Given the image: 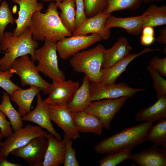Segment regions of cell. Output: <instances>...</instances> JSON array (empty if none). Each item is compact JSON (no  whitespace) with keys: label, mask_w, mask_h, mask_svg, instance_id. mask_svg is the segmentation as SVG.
Listing matches in <instances>:
<instances>
[{"label":"cell","mask_w":166,"mask_h":166,"mask_svg":"<svg viewBox=\"0 0 166 166\" xmlns=\"http://www.w3.org/2000/svg\"><path fill=\"white\" fill-rule=\"evenodd\" d=\"M13 2L17 3L20 0H11Z\"/></svg>","instance_id":"obj_46"},{"label":"cell","mask_w":166,"mask_h":166,"mask_svg":"<svg viewBox=\"0 0 166 166\" xmlns=\"http://www.w3.org/2000/svg\"><path fill=\"white\" fill-rule=\"evenodd\" d=\"M55 3L52 2L44 13L36 11L33 14L30 29L33 39L36 41L49 40L57 42L72 36L63 24Z\"/></svg>","instance_id":"obj_1"},{"label":"cell","mask_w":166,"mask_h":166,"mask_svg":"<svg viewBox=\"0 0 166 166\" xmlns=\"http://www.w3.org/2000/svg\"><path fill=\"white\" fill-rule=\"evenodd\" d=\"M10 122L7 120L6 116L0 111V133L3 137L6 138L13 132Z\"/></svg>","instance_id":"obj_40"},{"label":"cell","mask_w":166,"mask_h":166,"mask_svg":"<svg viewBox=\"0 0 166 166\" xmlns=\"http://www.w3.org/2000/svg\"><path fill=\"white\" fill-rule=\"evenodd\" d=\"M155 41L162 44H166V27H164L160 31L159 36L155 38Z\"/></svg>","instance_id":"obj_41"},{"label":"cell","mask_w":166,"mask_h":166,"mask_svg":"<svg viewBox=\"0 0 166 166\" xmlns=\"http://www.w3.org/2000/svg\"><path fill=\"white\" fill-rule=\"evenodd\" d=\"M79 82L70 79L61 82L52 81L48 96L44 101L48 104L68 103L79 87Z\"/></svg>","instance_id":"obj_14"},{"label":"cell","mask_w":166,"mask_h":166,"mask_svg":"<svg viewBox=\"0 0 166 166\" xmlns=\"http://www.w3.org/2000/svg\"><path fill=\"white\" fill-rule=\"evenodd\" d=\"M132 150L126 149L108 154L99 161L100 166H116L121 162L129 159Z\"/></svg>","instance_id":"obj_31"},{"label":"cell","mask_w":166,"mask_h":166,"mask_svg":"<svg viewBox=\"0 0 166 166\" xmlns=\"http://www.w3.org/2000/svg\"><path fill=\"white\" fill-rule=\"evenodd\" d=\"M75 29L80 26L86 20L84 0H75Z\"/></svg>","instance_id":"obj_37"},{"label":"cell","mask_w":166,"mask_h":166,"mask_svg":"<svg viewBox=\"0 0 166 166\" xmlns=\"http://www.w3.org/2000/svg\"><path fill=\"white\" fill-rule=\"evenodd\" d=\"M147 69L153 80V86L157 99L166 95V80L156 71L149 66L147 67Z\"/></svg>","instance_id":"obj_35"},{"label":"cell","mask_w":166,"mask_h":166,"mask_svg":"<svg viewBox=\"0 0 166 166\" xmlns=\"http://www.w3.org/2000/svg\"><path fill=\"white\" fill-rule=\"evenodd\" d=\"M98 34L72 35L56 43L57 52L62 59L66 60L73 55L102 40Z\"/></svg>","instance_id":"obj_10"},{"label":"cell","mask_w":166,"mask_h":166,"mask_svg":"<svg viewBox=\"0 0 166 166\" xmlns=\"http://www.w3.org/2000/svg\"><path fill=\"white\" fill-rule=\"evenodd\" d=\"M64 0H42V1L44 2H46L49 1H56L61 2Z\"/></svg>","instance_id":"obj_44"},{"label":"cell","mask_w":166,"mask_h":166,"mask_svg":"<svg viewBox=\"0 0 166 166\" xmlns=\"http://www.w3.org/2000/svg\"><path fill=\"white\" fill-rule=\"evenodd\" d=\"M0 111L2 112L9 119L12 129L15 131L23 127L22 117L12 105L10 96L6 92H4L0 104Z\"/></svg>","instance_id":"obj_28"},{"label":"cell","mask_w":166,"mask_h":166,"mask_svg":"<svg viewBox=\"0 0 166 166\" xmlns=\"http://www.w3.org/2000/svg\"><path fill=\"white\" fill-rule=\"evenodd\" d=\"M40 91L38 87L32 86L26 89H21L13 91L10 96V99L18 105V112L22 116L30 112L34 97Z\"/></svg>","instance_id":"obj_25"},{"label":"cell","mask_w":166,"mask_h":166,"mask_svg":"<svg viewBox=\"0 0 166 166\" xmlns=\"http://www.w3.org/2000/svg\"><path fill=\"white\" fill-rule=\"evenodd\" d=\"M110 14L101 13L87 18L83 24L75 29L72 35H85L89 33H95L100 35L103 40H107L110 37L111 32L110 29L106 28L105 23Z\"/></svg>","instance_id":"obj_17"},{"label":"cell","mask_w":166,"mask_h":166,"mask_svg":"<svg viewBox=\"0 0 166 166\" xmlns=\"http://www.w3.org/2000/svg\"><path fill=\"white\" fill-rule=\"evenodd\" d=\"M7 158L0 154V166H21V165L8 161Z\"/></svg>","instance_id":"obj_42"},{"label":"cell","mask_w":166,"mask_h":166,"mask_svg":"<svg viewBox=\"0 0 166 166\" xmlns=\"http://www.w3.org/2000/svg\"><path fill=\"white\" fill-rule=\"evenodd\" d=\"M38 46V42L33 38L29 27L18 36H15L12 32H5L3 38L0 40V51L5 54L0 58V70L10 69L15 59L26 54L30 55L31 60L35 62L34 52Z\"/></svg>","instance_id":"obj_2"},{"label":"cell","mask_w":166,"mask_h":166,"mask_svg":"<svg viewBox=\"0 0 166 166\" xmlns=\"http://www.w3.org/2000/svg\"><path fill=\"white\" fill-rule=\"evenodd\" d=\"M90 81L85 75L82 83L67 103L69 109L72 113L84 110L91 102L90 98Z\"/></svg>","instance_id":"obj_24"},{"label":"cell","mask_w":166,"mask_h":166,"mask_svg":"<svg viewBox=\"0 0 166 166\" xmlns=\"http://www.w3.org/2000/svg\"><path fill=\"white\" fill-rule=\"evenodd\" d=\"M22 120L30 121L37 124L46 129L58 139H61V135L57 132L51 123L48 104L44 101L40 92L37 95V105L34 109L21 117Z\"/></svg>","instance_id":"obj_13"},{"label":"cell","mask_w":166,"mask_h":166,"mask_svg":"<svg viewBox=\"0 0 166 166\" xmlns=\"http://www.w3.org/2000/svg\"><path fill=\"white\" fill-rule=\"evenodd\" d=\"M75 0L57 1L55 4L61 10L60 19L66 29L72 33L75 29Z\"/></svg>","instance_id":"obj_26"},{"label":"cell","mask_w":166,"mask_h":166,"mask_svg":"<svg viewBox=\"0 0 166 166\" xmlns=\"http://www.w3.org/2000/svg\"><path fill=\"white\" fill-rule=\"evenodd\" d=\"M45 138L48 144L42 166H59L63 164L65 151L64 139H58L50 133Z\"/></svg>","instance_id":"obj_19"},{"label":"cell","mask_w":166,"mask_h":166,"mask_svg":"<svg viewBox=\"0 0 166 166\" xmlns=\"http://www.w3.org/2000/svg\"><path fill=\"white\" fill-rule=\"evenodd\" d=\"M15 23V19L13 17L10 10L8 3L4 0L0 6V40L4 36V30L9 24Z\"/></svg>","instance_id":"obj_32"},{"label":"cell","mask_w":166,"mask_h":166,"mask_svg":"<svg viewBox=\"0 0 166 166\" xmlns=\"http://www.w3.org/2000/svg\"><path fill=\"white\" fill-rule=\"evenodd\" d=\"M17 4L19 5V9L18 17L15 19L16 26L13 33L15 36H18L29 26L33 14L36 11L41 12L44 6L38 0H20Z\"/></svg>","instance_id":"obj_16"},{"label":"cell","mask_w":166,"mask_h":166,"mask_svg":"<svg viewBox=\"0 0 166 166\" xmlns=\"http://www.w3.org/2000/svg\"><path fill=\"white\" fill-rule=\"evenodd\" d=\"M164 0H143V2L147 3L152 2H159L163 1Z\"/></svg>","instance_id":"obj_43"},{"label":"cell","mask_w":166,"mask_h":166,"mask_svg":"<svg viewBox=\"0 0 166 166\" xmlns=\"http://www.w3.org/2000/svg\"><path fill=\"white\" fill-rule=\"evenodd\" d=\"M152 122H145L124 128L120 132L103 139L94 147L99 154H109L126 149L133 150L137 145L146 141Z\"/></svg>","instance_id":"obj_3"},{"label":"cell","mask_w":166,"mask_h":166,"mask_svg":"<svg viewBox=\"0 0 166 166\" xmlns=\"http://www.w3.org/2000/svg\"><path fill=\"white\" fill-rule=\"evenodd\" d=\"M87 18L103 13L107 7V0H84Z\"/></svg>","instance_id":"obj_33"},{"label":"cell","mask_w":166,"mask_h":166,"mask_svg":"<svg viewBox=\"0 0 166 166\" xmlns=\"http://www.w3.org/2000/svg\"><path fill=\"white\" fill-rule=\"evenodd\" d=\"M153 28L147 26L143 28L140 37V43L142 45L149 46L152 44L155 41L154 31Z\"/></svg>","instance_id":"obj_39"},{"label":"cell","mask_w":166,"mask_h":166,"mask_svg":"<svg viewBox=\"0 0 166 166\" xmlns=\"http://www.w3.org/2000/svg\"><path fill=\"white\" fill-rule=\"evenodd\" d=\"M107 7L102 13L110 14L115 11L131 10H134L140 7L143 0H107Z\"/></svg>","instance_id":"obj_30"},{"label":"cell","mask_w":166,"mask_h":166,"mask_svg":"<svg viewBox=\"0 0 166 166\" xmlns=\"http://www.w3.org/2000/svg\"><path fill=\"white\" fill-rule=\"evenodd\" d=\"M14 73V71L12 68L5 71L0 70V87L10 96L14 90L22 89L11 80L10 78Z\"/></svg>","instance_id":"obj_36"},{"label":"cell","mask_w":166,"mask_h":166,"mask_svg":"<svg viewBox=\"0 0 166 166\" xmlns=\"http://www.w3.org/2000/svg\"><path fill=\"white\" fill-rule=\"evenodd\" d=\"M3 138V136H2L1 134L0 133V146L1 145L2 143V139Z\"/></svg>","instance_id":"obj_45"},{"label":"cell","mask_w":166,"mask_h":166,"mask_svg":"<svg viewBox=\"0 0 166 166\" xmlns=\"http://www.w3.org/2000/svg\"><path fill=\"white\" fill-rule=\"evenodd\" d=\"M77 130L81 133H91L101 135L102 133V123L97 116L84 110L72 113Z\"/></svg>","instance_id":"obj_20"},{"label":"cell","mask_w":166,"mask_h":166,"mask_svg":"<svg viewBox=\"0 0 166 166\" xmlns=\"http://www.w3.org/2000/svg\"><path fill=\"white\" fill-rule=\"evenodd\" d=\"M144 16H138L127 18H118L109 15L105 23L107 29L118 27L124 29L130 34L137 35L141 32L144 27Z\"/></svg>","instance_id":"obj_21"},{"label":"cell","mask_w":166,"mask_h":166,"mask_svg":"<svg viewBox=\"0 0 166 166\" xmlns=\"http://www.w3.org/2000/svg\"><path fill=\"white\" fill-rule=\"evenodd\" d=\"M105 49L103 45L99 44L89 49L80 51L70 58V64L75 71L85 73L91 82L98 83Z\"/></svg>","instance_id":"obj_4"},{"label":"cell","mask_w":166,"mask_h":166,"mask_svg":"<svg viewBox=\"0 0 166 166\" xmlns=\"http://www.w3.org/2000/svg\"><path fill=\"white\" fill-rule=\"evenodd\" d=\"M149 66L161 75L166 76V57L160 58L154 56L149 63Z\"/></svg>","instance_id":"obj_38"},{"label":"cell","mask_w":166,"mask_h":166,"mask_svg":"<svg viewBox=\"0 0 166 166\" xmlns=\"http://www.w3.org/2000/svg\"><path fill=\"white\" fill-rule=\"evenodd\" d=\"M44 41L43 45L35 51V58L38 62L37 66L39 72L52 81H63L65 77L58 67L56 43L47 40Z\"/></svg>","instance_id":"obj_5"},{"label":"cell","mask_w":166,"mask_h":166,"mask_svg":"<svg viewBox=\"0 0 166 166\" xmlns=\"http://www.w3.org/2000/svg\"><path fill=\"white\" fill-rule=\"evenodd\" d=\"M159 49L144 48L139 53L131 54L119 61L112 65L101 69V76L99 84H112L116 83L117 79L126 69L129 64L134 59L144 53L156 50Z\"/></svg>","instance_id":"obj_15"},{"label":"cell","mask_w":166,"mask_h":166,"mask_svg":"<svg viewBox=\"0 0 166 166\" xmlns=\"http://www.w3.org/2000/svg\"><path fill=\"white\" fill-rule=\"evenodd\" d=\"M128 98L122 97L93 101L84 110L97 117L101 122L103 128L109 131L114 116L120 110Z\"/></svg>","instance_id":"obj_7"},{"label":"cell","mask_w":166,"mask_h":166,"mask_svg":"<svg viewBox=\"0 0 166 166\" xmlns=\"http://www.w3.org/2000/svg\"><path fill=\"white\" fill-rule=\"evenodd\" d=\"M63 139L65 143V151L64 166H79L76 157V152L72 147L73 140L65 134Z\"/></svg>","instance_id":"obj_34"},{"label":"cell","mask_w":166,"mask_h":166,"mask_svg":"<svg viewBox=\"0 0 166 166\" xmlns=\"http://www.w3.org/2000/svg\"><path fill=\"white\" fill-rule=\"evenodd\" d=\"M48 144L44 136H36L24 146L13 150L10 154L22 158L30 166H42Z\"/></svg>","instance_id":"obj_11"},{"label":"cell","mask_w":166,"mask_h":166,"mask_svg":"<svg viewBox=\"0 0 166 166\" xmlns=\"http://www.w3.org/2000/svg\"><path fill=\"white\" fill-rule=\"evenodd\" d=\"M144 16V27H153L166 24V6H158L153 4L143 13Z\"/></svg>","instance_id":"obj_27"},{"label":"cell","mask_w":166,"mask_h":166,"mask_svg":"<svg viewBox=\"0 0 166 166\" xmlns=\"http://www.w3.org/2000/svg\"><path fill=\"white\" fill-rule=\"evenodd\" d=\"M51 121H53L64 131L65 135L73 140L81 137L76 128L73 119L72 113L67 103L48 104Z\"/></svg>","instance_id":"obj_12"},{"label":"cell","mask_w":166,"mask_h":166,"mask_svg":"<svg viewBox=\"0 0 166 166\" xmlns=\"http://www.w3.org/2000/svg\"><path fill=\"white\" fill-rule=\"evenodd\" d=\"M14 73L18 75L22 86L28 85L38 87L44 94H49L51 84L43 79L34 62L30 59L28 54L19 57L12 63L11 68Z\"/></svg>","instance_id":"obj_6"},{"label":"cell","mask_w":166,"mask_h":166,"mask_svg":"<svg viewBox=\"0 0 166 166\" xmlns=\"http://www.w3.org/2000/svg\"><path fill=\"white\" fill-rule=\"evenodd\" d=\"M132 49L126 37H119L112 47L105 49L101 68H106L113 65L130 54Z\"/></svg>","instance_id":"obj_22"},{"label":"cell","mask_w":166,"mask_h":166,"mask_svg":"<svg viewBox=\"0 0 166 166\" xmlns=\"http://www.w3.org/2000/svg\"><path fill=\"white\" fill-rule=\"evenodd\" d=\"M146 141L166 148V118L158 121L155 125H152L147 135Z\"/></svg>","instance_id":"obj_29"},{"label":"cell","mask_w":166,"mask_h":166,"mask_svg":"<svg viewBox=\"0 0 166 166\" xmlns=\"http://www.w3.org/2000/svg\"><path fill=\"white\" fill-rule=\"evenodd\" d=\"M144 89L129 87L126 83L101 84L94 82L90 87L91 101L97 100L114 99L122 97L131 98L137 93L144 91Z\"/></svg>","instance_id":"obj_9"},{"label":"cell","mask_w":166,"mask_h":166,"mask_svg":"<svg viewBox=\"0 0 166 166\" xmlns=\"http://www.w3.org/2000/svg\"><path fill=\"white\" fill-rule=\"evenodd\" d=\"M2 0H0V1H2Z\"/></svg>","instance_id":"obj_47"},{"label":"cell","mask_w":166,"mask_h":166,"mask_svg":"<svg viewBox=\"0 0 166 166\" xmlns=\"http://www.w3.org/2000/svg\"><path fill=\"white\" fill-rule=\"evenodd\" d=\"M129 159L140 166H166V148L154 145L139 153H131Z\"/></svg>","instance_id":"obj_18"},{"label":"cell","mask_w":166,"mask_h":166,"mask_svg":"<svg viewBox=\"0 0 166 166\" xmlns=\"http://www.w3.org/2000/svg\"><path fill=\"white\" fill-rule=\"evenodd\" d=\"M166 118V95L158 98L152 105L139 110L135 114L138 122H152Z\"/></svg>","instance_id":"obj_23"},{"label":"cell","mask_w":166,"mask_h":166,"mask_svg":"<svg viewBox=\"0 0 166 166\" xmlns=\"http://www.w3.org/2000/svg\"><path fill=\"white\" fill-rule=\"evenodd\" d=\"M48 134L38 125L27 124L24 128L14 131L6 138L0 146V154L8 158L13 150L24 146L35 137L43 136L45 137Z\"/></svg>","instance_id":"obj_8"}]
</instances>
